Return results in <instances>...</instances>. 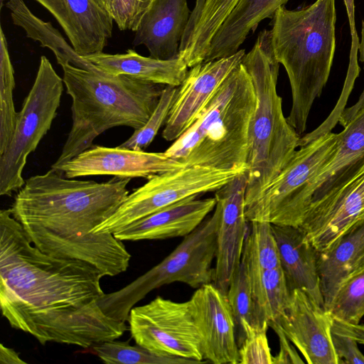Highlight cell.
<instances>
[{"label":"cell","instance_id":"6da1fadb","mask_svg":"<svg viewBox=\"0 0 364 364\" xmlns=\"http://www.w3.org/2000/svg\"><path fill=\"white\" fill-rule=\"evenodd\" d=\"M105 277L92 265L48 255L27 237L11 208L0 211V307L11 327L42 344L91 348L118 339L126 323L102 311Z\"/></svg>","mask_w":364,"mask_h":364},{"label":"cell","instance_id":"7a4b0ae2","mask_svg":"<svg viewBox=\"0 0 364 364\" xmlns=\"http://www.w3.org/2000/svg\"><path fill=\"white\" fill-rule=\"evenodd\" d=\"M130 179L114 176L97 183L66 178L62 171L51 168L26 181L11 213L43 252L87 262L105 277H114L127 270L132 255L114 234L93 230L129 194Z\"/></svg>","mask_w":364,"mask_h":364},{"label":"cell","instance_id":"3957f363","mask_svg":"<svg viewBox=\"0 0 364 364\" xmlns=\"http://www.w3.org/2000/svg\"><path fill=\"white\" fill-rule=\"evenodd\" d=\"M274 57L288 76L291 107L288 122L301 136L316 98L328 80L336 51V0L301 8L279 7L273 16Z\"/></svg>","mask_w":364,"mask_h":364},{"label":"cell","instance_id":"277c9868","mask_svg":"<svg viewBox=\"0 0 364 364\" xmlns=\"http://www.w3.org/2000/svg\"><path fill=\"white\" fill-rule=\"evenodd\" d=\"M62 68L64 85L72 99L73 123L61 153L51 167L88 149L96 137L111 128L140 129L151 115L166 86L70 64Z\"/></svg>","mask_w":364,"mask_h":364},{"label":"cell","instance_id":"5b68a950","mask_svg":"<svg viewBox=\"0 0 364 364\" xmlns=\"http://www.w3.org/2000/svg\"><path fill=\"white\" fill-rule=\"evenodd\" d=\"M255 106L254 85L241 63L195 122L164 153L185 166L247 170L249 129Z\"/></svg>","mask_w":364,"mask_h":364},{"label":"cell","instance_id":"8992f818","mask_svg":"<svg viewBox=\"0 0 364 364\" xmlns=\"http://www.w3.org/2000/svg\"><path fill=\"white\" fill-rule=\"evenodd\" d=\"M242 63L251 77L256 94L249 129L246 208L289 163L301 136L284 116L282 100L277 92L280 64L274 57L271 30L259 33Z\"/></svg>","mask_w":364,"mask_h":364},{"label":"cell","instance_id":"52a82bcc","mask_svg":"<svg viewBox=\"0 0 364 364\" xmlns=\"http://www.w3.org/2000/svg\"><path fill=\"white\" fill-rule=\"evenodd\" d=\"M218 215L213 213L161 262L122 289L105 294L99 305L108 316L126 323L131 309L155 289L173 282L192 288L213 283Z\"/></svg>","mask_w":364,"mask_h":364},{"label":"cell","instance_id":"ba28073f","mask_svg":"<svg viewBox=\"0 0 364 364\" xmlns=\"http://www.w3.org/2000/svg\"><path fill=\"white\" fill-rule=\"evenodd\" d=\"M337 134L328 132L300 146L259 197L245 208L248 222L299 227L312 201L313 181L335 153Z\"/></svg>","mask_w":364,"mask_h":364},{"label":"cell","instance_id":"9c48e42d","mask_svg":"<svg viewBox=\"0 0 364 364\" xmlns=\"http://www.w3.org/2000/svg\"><path fill=\"white\" fill-rule=\"evenodd\" d=\"M63 84L49 60L42 55L34 82L18 113L11 141L0 154L1 196H11L24 185L23 171L27 159L51 127L60 104Z\"/></svg>","mask_w":364,"mask_h":364},{"label":"cell","instance_id":"30bf717a","mask_svg":"<svg viewBox=\"0 0 364 364\" xmlns=\"http://www.w3.org/2000/svg\"><path fill=\"white\" fill-rule=\"evenodd\" d=\"M245 171V169L223 170L196 166L154 175L129 194L115 212L93 232L113 234L188 197L215 192Z\"/></svg>","mask_w":364,"mask_h":364},{"label":"cell","instance_id":"8fae6325","mask_svg":"<svg viewBox=\"0 0 364 364\" xmlns=\"http://www.w3.org/2000/svg\"><path fill=\"white\" fill-rule=\"evenodd\" d=\"M127 322L136 344L150 352L207 363L188 301L177 302L157 296L134 306Z\"/></svg>","mask_w":364,"mask_h":364},{"label":"cell","instance_id":"7c38bea8","mask_svg":"<svg viewBox=\"0 0 364 364\" xmlns=\"http://www.w3.org/2000/svg\"><path fill=\"white\" fill-rule=\"evenodd\" d=\"M364 220V165L341 186L312 201L299 226L318 253L332 248Z\"/></svg>","mask_w":364,"mask_h":364},{"label":"cell","instance_id":"4fadbf2b","mask_svg":"<svg viewBox=\"0 0 364 364\" xmlns=\"http://www.w3.org/2000/svg\"><path fill=\"white\" fill-rule=\"evenodd\" d=\"M247 183L245 171L215 191L218 220L213 283L225 294L241 262L249 229L245 205Z\"/></svg>","mask_w":364,"mask_h":364},{"label":"cell","instance_id":"5bb4252c","mask_svg":"<svg viewBox=\"0 0 364 364\" xmlns=\"http://www.w3.org/2000/svg\"><path fill=\"white\" fill-rule=\"evenodd\" d=\"M274 321L307 363H342L333 344V317L304 290L291 291L288 306Z\"/></svg>","mask_w":364,"mask_h":364},{"label":"cell","instance_id":"9a60e30c","mask_svg":"<svg viewBox=\"0 0 364 364\" xmlns=\"http://www.w3.org/2000/svg\"><path fill=\"white\" fill-rule=\"evenodd\" d=\"M245 49L217 60L200 63L191 68L178 87L163 138L175 141L198 118L228 76L242 61Z\"/></svg>","mask_w":364,"mask_h":364},{"label":"cell","instance_id":"2e32d148","mask_svg":"<svg viewBox=\"0 0 364 364\" xmlns=\"http://www.w3.org/2000/svg\"><path fill=\"white\" fill-rule=\"evenodd\" d=\"M188 301L203 360L214 364L239 363L235 323L227 294L209 283L196 289Z\"/></svg>","mask_w":364,"mask_h":364},{"label":"cell","instance_id":"e0dca14e","mask_svg":"<svg viewBox=\"0 0 364 364\" xmlns=\"http://www.w3.org/2000/svg\"><path fill=\"white\" fill-rule=\"evenodd\" d=\"M186 167L164 152H147L102 146H91L77 156L56 166L66 178L113 176L119 178H146Z\"/></svg>","mask_w":364,"mask_h":364},{"label":"cell","instance_id":"ac0fdd59","mask_svg":"<svg viewBox=\"0 0 364 364\" xmlns=\"http://www.w3.org/2000/svg\"><path fill=\"white\" fill-rule=\"evenodd\" d=\"M47 9L81 56L102 53L114 21L95 0H34Z\"/></svg>","mask_w":364,"mask_h":364},{"label":"cell","instance_id":"d6986e66","mask_svg":"<svg viewBox=\"0 0 364 364\" xmlns=\"http://www.w3.org/2000/svg\"><path fill=\"white\" fill-rule=\"evenodd\" d=\"M216 199L190 196L121 229L114 235L122 241L165 240L186 237L212 212Z\"/></svg>","mask_w":364,"mask_h":364},{"label":"cell","instance_id":"ffe728a7","mask_svg":"<svg viewBox=\"0 0 364 364\" xmlns=\"http://www.w3.org/2000/svg\"><path fill=\"white\" fill-rule=\"evenodd\" d=\"M191 14L187 0H153L135 31L133 47L144 46L156 59L178 58Z\"/></svg>","mask_w":364,"mask_h":364},{"label":"cell","instance_id":"44dd1931","mask_svg":"<svg viewBox=\"0 0 364 364\" xmlns=\"http://www.w3.org/2000/svg\"><path fill=\"white\" fill-rule=\"evenodd\" d=\"M271 228L289 290L303 289L325 308L318 269V252L301 228L272 224Z\"/></svg>","mask_w":364,"mask_h":364},{"label":"cell","instance_id":"7402d4cb","mask_svg":"<svg viewBox=\"0 0 364 364\" xmlns=\"http://www.w3.org/2000/svg\"><path fill=\"white\" fill-rule=\"evenodd\" d=\"M337 136L334 154L313 181L312 201L341 186L364 165V105Z\"/></svg>","mask_w":364,"mask_h":364},{"label":"cell","instance_id":"603a6c76","mask_svg":"<svg viewBox=\"0 0 364 364\" xmlns=\"http://www.w3.org/2000/svg\"><path fill=\"white\" fill-rule=\"evenodd\" d=\"M101 71L113 75H124L164 85L179 87L188 71L179 57L161 60L139 55L132 49L122 54L100 53L84 56Z\"/></svg>","mask_w":364,"mask_h":364},{"label":"cell","instance_id":"cb8c5ba5","mask_svg":"<svg viewBox=\"0 0 364 364\" xmlns=\"http://www.w3.org/2000/svg\"><path fill=\"white\" fill-rule=\"evenodd\" d=\"M289 0H239L213 36L204 62L230 56L239 50L250 31L273 18Z\"/></svg>","mask_w":364,"mask_h":364},{"label":"cell","instance_id":"d4e9b609","mask_svg":"<svg viewBox=\"0 0 364 364\" xmlns=\"http://www.w3.org/2000/svg\"><path fill=\"white\" fill-rule=\"evenodd\" d=\"M364 253V220L329 250L318 253V269L325 309L328 311L338 287Z\"/></svg>","mask_w":364,"mask_h":364},{"label":"cell","instance_id":"484cf974","mask_svg":"<svg viewBox=\"0 0 364 364\" xmlns=\"http://www.w3.org/2000/svg\"><path fill=\"white\" fill-rule=\"evenodd\" d=\"M5 6L9 10L13 23L21 27L26 37L38 41L42 47L51 50L61 67L70 64L87 70H100L83 56L77 54L50 22H46L34 15L23 0H6Z\"/></svg>","mask_w":364,"mask_h":364},{"label":"cell","instance_id":"4316f807","mask_svg":"<svg viewBox=\"0 0 364 364\" xmlns=\"http://www.w3.org/2000/svg\"><path fill=\"white\" fill-rule=\"evenodd\" d=\"M238 1L205 0L191 34L179 47L178 57L188 68L205 61L213 36Z\"/></svg>","mask_w":364,"mask_h":364},{"label":"cell","instance_id":"83f0119b","mask_svg":"<svg viewBox=\"0 0 364 364\" xmlns=\"http://www.w3.org/2000/svg\"><path fill=\"white\" fill-rule=\"evenodd\" d=\"M247 272L259 318L269 327V322L277 320L290 301L291 291L283 270L280 266Z\"/></svg>","mask_w":364,"mask_h":364},{"label":"cell","instance_id":"f1b7e54d","mask_svg":"<svg viewBox=\"0 0 364 364\" xmlns=\"http://www.w3.org/2000/svg\"><path fill=\"white\" fill-rule=\"evenodd\" d=\"M227 296L233 314L238 348L252 329L268 328L259 318L249 277L241 262L232 277Z\"/></svg>","mask_w":364,"mask_h":364},{"label":"cell","instance_id":"f546056e","mask_svg":"<svg viewBox=\"0 0 364 364\" xmlns=\"http://www.w3.org/2000/svg\"><path fill=\"white\" fill-rule=\"evenodd\" d=\"M241 262L247 272L280 267L279 252L271 224L249 222Z\"/></svg>","mask_w":364,"mask_h":364},{"label":"cell","instance_id":"4dcf8cb0","mask_svg":"<svg viewBox=\"0 0 364 364\" xmlns=\"http://www.w3.org/2000/svg\"><path fill=\"white\" fill-rule=\"evenodd\" d=\"M107 341L96 344L90 349L103 363L107 364H197L193 359L154 354L129 341Z\"/></svg>","mask_w":364,"mask_h":364},{"label":"cell","instance_id":"1f68e13d","mask_svg":"<svg viewBox=\"0 0 364 364\" xmlns=\"http://www.w3.org/2000/svg\"><path fill=\"white\" fill-rule=\"evenodd\" d=\"M15 87L14 70L2 26L0 29V154L12 138L18 113L14 107L13 92Z\"/></svg>","mask_w":364,"mask_h":364},{"label":"cell","instance_id":"d6a6232c","mask_svg":"<svg viewBox=\"0 0 364 364\" xmlns=\"http://www.w3.org/2000/svg\"><path fill=\"white\" fill-rule=\"evenodd\" d=\"M333 318L353 324L364 316V268L340 284L328 309Z\"/></svg>","mask_w":364,"mask_h":364},{"label":"cell","instance_id":"836d02e7","mask_svg":"<svg viewBox=\"0 0 364 364\" xmlns=\"http://www.w3.org/2000/svg\"><path fill=\"white\" fill-rule=\"evenodd\" d=\"M178 87L166 85L159 100L147 122L119 145L133 150H144L153 141L161 127L166 124L177 93Z\"/></svg>","mask_w":364,"mask_h":364},{"label":"cell","instance_id":"e575fe53","mask_svg":"<svg viewBox=\"0 0 364 364\" xmlns=\"http://www.w3.org/2000/svg\"><path fill=\"white\" fill-rule=\"evenodd\" d=\"M153 0H112L109 15L120 31H136Z\"/></svg>","mask_w":364,"mask_h":364},{"label":"cell","instance_id":"d590c367","mask_svg":"<svg viewBox=\"0 0 364 364\" xmlns=\"http://www.w3.org/2000/svg\"><path fill=\"white\" fill-rule=\"evenodd\" d=\"M267 328H255L247 333L239 346V363L272 364L273 355L269 346Z\"/></svg>","mask_w":364,"mask_h":364},{"label":"cell","instance_id":"8d00e7d4","mask_svg":"<svg viewBox=\"0 0 364 364\" xmlns=\"http://www.w3.org/2000/svg\"><path fill=\"white\" fill-rule=\"evenodd\" d=\"M343 1L348 14L351 36L349 65L346 76V82L349 86L353 85L354 80L360 73V67L358 63V53L360 42L355 28L354 0H343Z\"/></svg>","mask_w":364,"mask_h":364},{"label":"cell","instance_id":"74e56055","mask_svg":"<svg viewBox=\"0 0 364 364\" xmlns=\"http://www.w3.org/2000/svg\"><path fill=\"white\" fill-rule=\"evenodd\" d=\"M332 341L336 353L343 364H364V355L354 338L332 331Z\"/></svg>","mask_w":364,"mask_h":364},{"label":"cell","instance_id":"f35d334b","mask_svg":"<svg viewBox=\"0 0 364 364\" xmlns=\"http://www.w3.org/2000/svg\"><path fill=\"white\" fill-rule=\"evenodd\" d=\"M268 325L277 333L279 343V350L276 355H273L272 364L304 363V362L301 359L292 343L282 331L279 323L276 321H272Z\"/></svg>","mask_w":364,"mask_h":364},{"label":"cell","instance_id":"ab89813d","mask_svg":"<svg viewBox=\"0 0 364 364\" xmlns=\"http://www.w3.org/2000/svg\"><path fill=\"white\" fill-rule=\"evenodd\" d=\"M0 363L1 364H27L13 348L0 345Z\"/></svg>","mask_w":364,"mask_h":364},{"label":"cell","instance_id":"60d3db41","mask_svg":"<svg viewBox=\"0 0 364 364\" xmlns=\"http://www.w3.org/2000/svg\"><path fill=\"white\" fill-rule=\"evenodd\" d=\"M205 0H196L195 5L193 9L191 11L190 19L181 41V43H184L191 34L201 12L203 6L204 4Z\"/></svg>","mask_w":364,"mask_h":364},{"label":"cell","instance_id":"b9f144b4","mask_svg":"<svg viewBox=\"0 0 364 364\" xmlns=\"http://www.w3.org/2000/svg\"><path fill=\"white\" fill-rule=\"evenodd\" d=\"M364 105V89L358 100L352 107L343 109L338 118V122L344 127L348 121L357 113V112Z\"/></svg>","mask_w":364,"mask_h":364},{"label":"cell","instance_id":"7bdbcfd3","mask_svg":"<svg viewBox=\"0 0 364 364\" xmlns=\"http://www.w3.org/2000/svg\"><path fill=\"white\" fill-rule=\"evenodd\" d=\"M358 51L360 53L359 60L364 64V20L362 21L361 40L359 43Z\"/></svg>","mask_w":364,"mask_h":364},{"label":"cell","instance_id":"ee69618b","mask_svg":"<svg viewBox=\"0 0 364 364\" xmlns=\"http://www.w3.org/2000/svg\"><path fill=\"white\" fill-rule=\"evenodd\" d=\"M363 268H364V253L354 263L349 274L355 273Z\"/></svg>","mask_w":364,"mask_h":364},{"label":"cell","instance_id":"f6af8a7d","mask_svg":"<svg viewBox=\"0 0 364 364\" xmlns=\"http://www.w3.org/2000/svg\"><path fill=\"white\" fill-rule=\"evenodd\" d=\"M102 8L109 12L112 0H95Z\"/></svg>","mask_w":364,"mask_h":364}]
</instances>
